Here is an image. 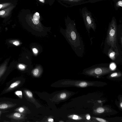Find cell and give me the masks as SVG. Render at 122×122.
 Returning a JSON list of instances; mask_svg holds the SVG:
<instances>
[{"label": "cell", "mask_w": 122, "mask_h": 122, "mask_svg": "<svg viewBox=\"0 0 122 122\" xmlns=\"http://www.w3.org/2000/svg\"><path fill=\"white\" fill-rule=\"evenodd\" d=\"M87 85V83L85 82H83L80 83L79 84V86L82 87H85Z\"/></svg>", "instance_id": "cell-15"}, {"label": "cell", "mask_w": 122, "mask_h": 122, "mask_svg": "<svg viewBox=\"0 0 122 122\" xmlns=\"http://www.w3.org/2000/svg\"><path fill=\"white\" fill-rule=\"evenodd\" d=\"M33 51L35 53H37L38 52L37 50L35 48H33Z\"/></svg>", "instance_id": "cell-27"}, {"label": "cell", "mask_w": 122, "mask_h": 122, "mask_svg": "<svg viewBox=\"0 0 122 122\" xmlns=\"http://www.w3.org/2000/svg\"><path fill=\"white\" fill-rule=\"evenodd\" d=\"M109 71L107 68L98 67L90 70L87 72L89 73H94L97 75H100L102 73L107 72Z\"/></svg>", "instance_id": "cell-4"}, {"label": "cell", "mask_w": 122, "mask_h": 122, "mask_svg": "<svg viewBox=\"0 0 122 122\" xmlns=\"http://www.w3.org/2000/svg\"><path fill=\"white\" fill-rule=\"evenodd\" d=\"M55 0H47V1L50 5H51L53 4Z\"/></svg>", "instance_id": "cell-22"}, {"label": "cell", "mask_w": 122, "mask_h": 122, "mask_svg": "<svg viewBox=\"0 0 122 122\" xmlns=\"http://www.w3.org/2000/svg\"><path fill=\"white\" fill-rule=\"evenodd\" d=\"M116 67V66L115 64L113 63L111 64L110 65V68L112 70H114Z\"/></svg>", "instance_id": "cell-16"}, {"label": "cell", "mask_w": 122, "mask_h": 122, "mask_svg": "<svg viewBox=\"0 0 122 122\" xmlns=\"http://www.w3.org/2000/svg\"><path fill=\"white\" fill-rule=\"evenodd\" d=\"M119 54L117 48H113L111 47L108 50V56L112 60H115Z\"/></svg>", "instance_id": "cell-5"}, {"label": "cell", "mask_w": 122, "mask_h": 122, "mask_svg": "<svg viewBox=\"0 0 122 122\" xmlns=\"http://www.w3.org/2000/svg\"><path fill=\"white\" fill-rule=\"evenodd\" d=\"M68 117L75 120H79L82 119L80 117L75 115H72L69 116Z\"/></svg>", "instance_id": "cell-11"}, {"label": "cell", "mask_w": 122, "mask_h": 122, "mask_svg": "<svg viewBox=\"0 0 122 122\" xmlns=\"http://www.w3.org/2000/svg\"><path fill=\"white\" fill-rule=\"evenodd\" d=\"M25 92L27 96L30 98H31L33 97L32 93L30 91H25Z\"/></svg>", "instance_id": "cell-13"}, {"label": "cell", "mask_w": 122, "mask_h": 122, "mask_svg": "<svg viewBox=\"0 0 122 122\" xmlns=\"http://www.w3.org/2000/svg\"><path fill=\"white\" fill-rule=\"evenodd\" d=\"M120 106L121 107H122V103L121 102L120 104Z\"/></svg>", "instance_id": "cell-30"}, {"label": "cell", "mask_w": 122, "mask_h": 122, "mask_svg": "<svg viewBox=\"0 0 122 122\" xmlns=\"http://www.w3.org/2000/svg\"><path fill=\"white\" fill-rule=\"evenodd\" d=\"M48 121L49 122H54V120L53 119L51 118H49L48 119Z\"/></svg>", "instance_id": "cell-28"}, {"label": "cell", "mask_w": 122, "mask_h": 122, "mask_svg": "<svg viewBox=\"0 0 122 122\" xmlns=\"http://www.w3.org/2000/svg\"><path fill=\"white\" fill-rule=\"evenodd\" d=\"M118 5L121 7H122V1H119L118 2Z\"/></svg>", "instance_id": "cell-26"}, {"label": "cell", "mask_w": 122, "mask_h": 122, "mask_svg": "<svg viewBox=\"0 0 122 122\" xmlns=\"http://www.w3.org/2000/svg\"><path fill=\"white\" fill-rule=\"evenodd\" d=\"M84 20L86 28L88 33L89 34L90 30L91 28L95 32L96 25L92 18L88 15L84 17Z\"/></svg>", "instance_id": "cell-2"}, {"label": "cell", "mask_w": 122, "mask_h": 122, "mask_svg": "<svg viewBox=\"0 0 122 122\" xmlns=\"http://www.w3.org/2000/svg\"><path fill=\"white\" fill-rule=\"evenodd\" d=\"M86 118L87 119L89 120L90 119V117L89 115H87L86 116Z\"/></svg>", "instance_id": "cell-29"}, {"label": "cell", "mask_w": 122, "mask_h": 122, "mask_svg": "<svg viewBox=\"0 0 122 122\" xmlns=\"http://www.w3.org/2000/svg\"><path fill=\"white\" fill-rule=\"evenodd\" d=\"M10 3H5L0 4V9L6 8L9 6L11 5Z\"/></svg>", "instance_id": "cell-10"}, {"label": "cell", "mask_w": 122, "mask_h": 122, "mask_svg": "<svg viewBox=\"0 0 122 122\" xmlns=\"http://www.w3.org/2000/svg\"><path fill=\"white\" fill-rule=\"evenodd\" d=\"M6 116L10 119L11 121L13 122H19L24 117L22 113L15 112L7 115Z\"/></svg>", "instance_id": "cell-3"}, {"label": "cell", "mask_w": 122, "mask_h": 122, "mask_svg": "<svg viewBox=\"0 0 122 122\" xmlns=\"http://www.w3.org/2000/svg\"><path fill=\"white\" fill-rule=\"evenodd\" d=\"M20 81L19 80L13 82L5 90L4 93H6L14 90L20 84Z\"/></svg>", "instance_id": "cell-8"}, {"label": "cell", "mask_w": 122, "mask_h": 122, "mask_svg": "<svg viewBox=\"0 0 122 122\" xmlns=\"http://www.w3.org/2000/svg\"><path fill=\"white\" fill-rule=\"evenodd\" d=\"M118 75V73L117 72H115L112 74L111 75V77H112L116 76Z\"/></svg>", "instance_id": "cell-24"}, {"label": "cell", "mask_w": 122, "mask_h": 122, "mask_svg": "<svg viewBox=\"0 0 122 122\" xmlns=\"http://www.w3.org/2000/svg\"><path fill=\"white\" fill-rule=\"evenodd\" d=\"M96 119L97 120L101 122H107L105 120L99 118H97Z\"/></svg>", "instance_id": "cell-23"}, {"label": "cell", "mask_w": 122, "mask_h": 122, "mask_svg": "<svg viewBox=\"0 0 122 122\" xmlns=\"http://www.w3.org/2000/svg\"><path fill=\"white\" fill-rule=\"evenodd\" d=\"M9 112L8 111L5 110H0V119L1 115L3 113H6Z\"/></svg>", "instance_id": "cell-19"}, {"label": "cell", "mask_w": 122, "mask_h": 122, "mask_svg": "<svg viewBox=\"0 0 122 122\" xmlns=\"http://www.w3.org/2000/svg\"><path fill=\"white\" fill-rule=\"evenodd\" d=\"M17 104L12 102H0V110H4L13 108Z\"/></svg>", "instance_id": "cell-6"}, {"label": "cell", "mask_w": 122, "mask_h": 122, "mask_svg": "<svg viewBox=\"0 0 122 122\" xmlns=\"http://www.w3.org/2000/svg\"><path fill=\"white\" fill-rule=\"evenodd\" d=\"M18 67L19 69L21 70L24 69L25 68V66L21 64H20L19 65Z\"/></svg>", "instance_id": "cell-20"}, {"label": "cell", "mask_w": 122, "mask_h": 122, "mask_svg": "<svg viewBox=\"0 0 122 122\" xmlns=\"http://www.w3.org/2000/svg\"><path fill=\"white\" fill-rule=\"evenodd\" d=\"M14 6L13 5H10L5 9L0 11V16L2 17H5L9 15Z\"/></svg>", "instance_id": "cell-7"}, {"label": "cell", "mask_w": 122, "mask_h": 122, "mask_svg": "<svg viewBox=\"0 0 122 122\" xmlns=\"http://www.w3.org/2000/svg\"><path fill=\"white\" fill-rule=\"evenodd\" d=\"M66 94L64 93H61L60 95V97L61 99H64L66 97Z\"/></svg>", "instance_id": "cell-18"}, {"label": "cell", "mask_w": 122, "mask_h": 122, "mask_svg": "<svg viewBox=\"0 0 122 122\" xmlns=\"http://www.w3.org/2000/svg\"><path fill=\"white\" fill-rule=\"evenodd\" d=\"M39 70L37 69H35L34 71H33V75L35 76H37L39 73Z\"/></svg>", "instance_id": "cell-17"}, {"label": "cell", "mask_w": 122, "mask_h": 122, "mask_svg": "<svg viewBox=\"0 0 122 122\" xmlns=\"http://www.w3.org/2000/svg\"><path fill=\"white\" fill-rule=\"evenodd\" d=\"M42 4H45L46 2H47V0H38Z\"/></svg>", "instance_id": "cell-25"}, {"label": "cell", "mask_w": 122, "mask_h": 122, "mask_svg": "<svg viewBox=\"0 0 122 122\" xmlns=\"http://www.w3.org/2000/svg\"><path fill=\"white\" fill-rule=\"evenodd\" d=\"M15 94L20 98H21L22 97V92L21 91H17L15 92Z\"/></svg>", "instance_id": "cell-12"}, {"label": "cell", "mask_w": 122, "mask_h": 122, "mask_svg": "<svg viewBox=\"0 0 122 122\" xmlns=\"http://www.w3.org/2000/svg\"><path fill=\"white\" fill-rule=\"evenodd\" d=\"M117 25L114 20L110 24L108 29L106 37L107 44L113 48H117Z\"/></svg>", "instance_id": "cell-1"}, {"label": "cell", "mask_w": 122, "mask_h": 122, "mask_svg": "<svg viewBox=\"0 0 122 122\" xmlns=\"http://www.w3.org/2000/svg\"><path fill=\"white\" fill-rule=\"evenodd\" d=\"M13 43L14 45L16 46H18L20 44L19 41H15L13 42Z\"/></svg>", "instance_id": "cell-21"}, {"label": "cell", "mask_w": 122, "mask_h": 122, "mask_svg": "<svg viewBox=\"0 0 122 122\" xmlns=\"http://www.w3.org/2000/svg\"><path fill=\"white\" fill-rule=\"evenodd\" d=\"M7 68V63L5 62L0 66V78L3 75Z\"/></svg>", "instance_id": "cell-9"}, {"label": "cell", "mask_w": 122, "mask_h": 122, "mask_svg": "<svg viewBox=\"0 0 122 122\" xmlns=\"http://www.w3.org/2000/svg\"><path fill=\"white\" fill-rule=\"evenodd\" d=\"M104 108L102 107H99L97 110V111L98 113H101L103 112L104 111Z\"/></svg>", "instance_id": "cell-14"}]
</instances>
